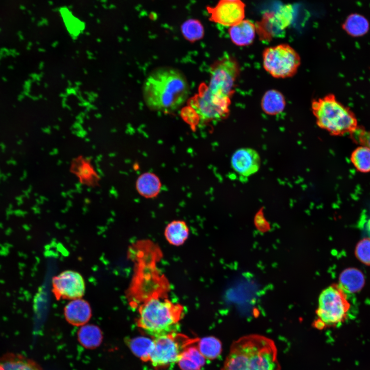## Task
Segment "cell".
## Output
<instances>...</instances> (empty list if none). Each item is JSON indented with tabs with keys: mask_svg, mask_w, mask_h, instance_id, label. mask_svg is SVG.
Wrapping results in <instances>:
<instances>
[{
	"mask_svg": "<svg viewBox=\"0 0 370 370\" xmlns=\"http://www.w3.org/2000/svg\"><path fill=\"white\" fill-rule=\"evenodd\" d=\"M143 92L145 103L150 109L168 114L178 109L185 102L189 85L179 70L172 67H160L148 75Z\"/></svg>",
	"mask_w": 370,
	"mask_h": 370,
	"instance_id": "obj_1",
	"label": "cell"
},
{
	"mask_svg": "<svg viewBox=\"0 0 370 370\" xmlns=\"http://www.w3.org/2000/svg\"><path fill=\"white\" fill-rule=\"evenodd\" d=\"M221 370H281L276 346L262 335L242 337L232 344Z\"/></svg>",
	"mask_w": 370,
	"mask_h": 370,
	"instance_id": "obj_2",
	"label": "cell"
},
{
	"mask_svg": "<svg viewBox=\"0 0 370 370\" xmlns=\"http://www.w3.org/2000/svg\"><path fill=\"white\" fill-rule=\"evenodd\" d=\"M183 314L180 304L156 296L144 301L139 308L137 326L154 338L177 332Z\"/></svg>",
	"mask_w": 370,
	"mask_h": 370,
	"instance_id": "obj_3",
	"label": "cell"
},
{
	"mask_svg": "<svg viewBox=\"0 0 370 370\" xmlns=\"http://www.w3.org/2000/svg\"><path fill=\"white\" fill-rule=\"evenodd\" d=\"M311 107L317 125L332 135L350 134L358 126L353 112L338 101L334 94L313 99Z\"/></svg>",
	"mask_w": 370,
	"mask_h": 370,
	"instance_id": "obj_4",
	"label": "cell"
},
{
	"mask_svg": "<svg viewBox=\"0 0 370 370\" xmlns=\"http://www.w3.org/2000/svg\"><path fill=\"white\" fill-rule=\"evenodd\" d=\"M350 307L348 293L338 284L329 286L319 295L314 326L323 329L341 324L347 319Z\"/></svg>",
	"mask_w": 370,
	"mask_h": 370,
	"instance_id": "obj_5",
	"label": "cell"
},
{
	"mask_svg": "<svg viewBox=\"0 0 370 370\" xmlns=\"http://www.w3.org/2000/svg\"><path fill=\"white\" fill-rule=\"evenodd\" d=\"M262 59L264 69L275 78L284 79L293 76L301 64L299 53L287 44L265 48Z\"/></svg>",
	"mask_w": 370,
	"mask_h": 370,
	"instance_id": "obj_6",
	"label": "cell"
},
{
	"mask_svg": "<svg viewBox=\"0 0 370 370\" xmlns=\"http://www.w3.org/2000/svg\"><path fill=\"white\" fill-rule=\"evenodd\" d=\"M198 340L177 332L154 338L150 361L156 368L177 362L184 350Z\"/></svg>",
	"mask_w": 370,
	"mask_h": 370,
	"instance_id": "obj_7",
	"label": "cell"
},
{
	"mask_svg": "<svg viewBox=\"0 0 370 370\" xmlns=\"http://www.w3.org/2000/svg\"><path fill=\"white\" fill-rule=\"evenodd\" d=\"M240 73L238 62L231 55L220 58L211 66L207 88L213 94L231 97Z\"/></svg>",
	"mask_w": 370,
	"mask_h": 370,
	"instance_id": "obj_8",
	"label": "cell"
},
{
	"mask_svg": "<svg viewBox=\"0 0 370 370\" xmlns=\"http://www.w3.org/2000/svg\"><path fill=\"white\" fill-rule=\"evenodd\" d=\"M231 98L211 93L207 86H200L199 92L191 101V106L201 120L212 121L226 118L229 113Z\"/></svg>",
	"mask_w": 370,
	"mask_h": 370,
	"instance_id": "obj_9",
	"label": "cell"
},
{
	"mask_svg": "<svg viewBox=\"0 0 370 370\" xmlns=\"http://www.w3.org/2000/svg\"><path fill=\"white\" fill-rule=\"evenodd\" d=\"M292 18L291 7L290 5L283 6L275 13H265L261 21L255 26L256 31L264 41L282 36L284 30L291 23Z\"/></svg>",
	"mask_w": 370,
	"mask_h": 370,
	"instance_id": "obj_10",
	"label": "cell"
},
{
	"mask_svg": "<svg viewBox=\"0 0 370 370\" xmlns=\"http://www.w3.org/2000/svg\"><path fill=\"white\" fill-rule=\"evenodd\" d=\"M52 291L57 299L75 300L81 298L85 292V282L82 275L72 270H66L54 276Z\"/></svg>",
	"mask_w": 370,
	"mask_h": 370,
	"instance_id": "obj_11",
	"label": "cell"
},
{
	"mask_svg": "<svg viewBox=\"0 0 370 370\" xmlns=\"http://www.w3.org/2000/svg\"><path fill=\"white\" fill-rule=\"evenodd\" d=\"M245 7L240 0H220L214 7H207V10L210 21L231 27L243 20Z\"/></svg>",
	"mask_w": 370,
	"mask_h": 370,
	"instance_id": "obj_12",
	"label": "cell"
},
{
	"mask_svg": "<svg viewBox=\"0 0 370 370\" xmlns=\"http://www.w3.org/2000/svg\"><path fill=\"white\" fill-rule=\"evenodd\" d=\"M231 164L232 169L238 175L249 177L259 170L261 159L258 153L254 149L240 148L233 154Z\"/></svg>",
	"mask_w": 370,
	"mask_h": 370,
	"instance_id": "obj_13",
	"label": "cell"
},
{
	"mask_svg": "<svg viewBox=\"0 0 370 370\" xmlns=\"http://www.w3.org/2000/svg\"><path fill=\"white\" fill-rule=\"evenodd\" d=\"M64 312L66 321L76 326L85 325L91 317L89 304L81 298L72 300L66 305Z\"/></svg>",
	"mask_w": 370,
	"mask_h": 370,
	"instance_id": "obj_14",
	"label": "cell"
},
{
	"mask_svg": "<svg viewBox=\"0 0 370 370\" xmlns=\"http://www.w3.org/2000/svg\"><path fill=\"white\" fill-rule=\"evenodd\" d=\"M255 31V26L252 22L242 20L230 27L229 34L231 40L235 45L246 46L253 42Z\"/></svg>",
	"mask_w": 370,
	"mask_h": 370,
	"instance_id": "obj_15",
	"label": "cell"
},
{
	"mask_svg": "<svg viewBox=\"0 0 370 370\" xmlns=\"http://www.w3.org/2000/svg\"><path fill=\"white\" fill-rule=\"evenodd\" d=\"M0 370H42L36 362L26 356L13 353L0 357Z\"/></svg>",
	"mask_w": 370,
	"mask_h": 370,
	"instance_id": "obj_16",
	"label": "cell"
},
{
	"mask_svg": "<svg viewBox=\"0 0 370 370\" xmlns=\"http://www.w3.org/2000/svg\"><path fill=\"white\" fill-rule=\"evenodd\" d=\"M338 284L347 293L359 292L365 284V278L363 273L355 268H348L343 270L340 275Z\"/></svg>",
	"mask_w": 370,
	"mask_h": 370,
	"instance_id": "obj_17",
	"label": "cell"
},
{
	"mask_svg": "<svg viewBox=\"0 0 370 370\" xmlns=\"http://www.w3.org/2000/svg\"><path fill=\"white\" fill-rule=\"evenodd\" d=\"M263 111L267 115L275 116L281 114L286 106L284 96L276 89H270L264 94L261 102Z\"/></svg>",
	"mask_w": 370,
	"mask_h": 370,
	"instance_id": "obj_18",
	"label": "cell"
},
{
	"mask_svg": "<svg viewBox=\"0 0 370 370\" xmlns=\"http://www.w3.org/2000/svg\"><path fill=\"white\" fill-rule=\"evenodd\" d=\"M136 189L142 196L152 198L156 197L160 192L161 183L159 178L154 173L146 172L137 179Z\"/></svg>",
	"mask_w": 370,
	"mask_h": 370,
	"instance_id": "obj_19",
	"label": "cell"
},
{
	"mask_svg": "<svg viewBox=\"0 0 370 370\" xmlns=\"http://www.w3.org/2000/svg\"><path fill=\"white\" fill-rule=\"evenodd\" d=\"M197 343L189 346L179 358L177 363L181 370H199L205 364L206 358L200 353Z\"/></svg>",
	"mask_w": 370,
	"mask_h": 370,
	"instance_id": "obj_20",
	"label": "cell"
},
{
	"mask_svg": "<svg viewBox=\"0 0 370 370\" xmlns=\"http://www.w3.org/2000/svg\"><path fill=\"white\" fill-rule=\"evenodd\" d=\"M370 24L364 15L353 13L346 18L342 24V29L352 37H360L366 34L369 30Z\"/></svg>",
	"mask_w": 370,
	"mask_h": 370,
	"instance_id": "obj_21",
	"label": "cell"
},
{
	"mask_svg": "<svg viewBox=\"0 0 370 370\" xmlns=\"http://www.w3.org/2000/svg\"><path fill=\"white\" fill-rule=\"evenodd\" d=\"M189 229L187 223L182 220H174L166 226L164 236L167 241L174 246L183 244L188 238Z\"/></svg>",
	"mask_w": 370,
	"mask_h": 370,
	"instance_id": "obj_22",
	"label": "cell"
},
{
	"mask_svg": "<svg viewBox=\"0 0 370 370\" xmlns=\"http://www.w3.org/2000/svg\"><path fill=\"white\" fill-rule=\"evenodd\" d=\"M78 339L80 344L86 348L94 349L102 343V332L96 325L85 324L78 330Z\"/></svg>",
	"mask_w": 370,
	"mask_h": 370,
	"instance_id": "obj_23",
	"label": "cell"
},
{
	"mask_svg": "<svg viewBox=\"0 0 370 370\" xmlns=\"http://www.w3.org/2000/svg\"><path fill=\"white\" fill-rule=\"evenodd\" d=\"M132 353L144 362L150 361L153 340L144 337H135L126 341Z\"/></svg>",
	"mask_w": 370,
	"mask_h": 370,
	"instance_id": "obj_24",
	"label": "cell"
},
{
	"mask_svg": "<svg viewBox=\"0 0 370 370\" xmlns=\"http://www.w3.org/2000/svg\"><path fill=\"white\" fill-rule=\"evenodd\" d=\"M197 346L200 353L206 359H214L222 351L221 342L214 337H207L199 339Z\"/></svg>",
	"mask_w": 370,
	"mask_h": 370,
	"instance_id": "obj_25",
	"label": "cell"
},
{
	"mask_svg": "<svg viewBox=\"0 0 370 370\" xmlns=\"http://www.w3.org/2000/svg\"><path fill=\"white\" fill-rule=\"evenodd\" d=\"M350 160L355 168L360 172H370V148L363 145L357 147L352 152Z\"/></svg>",
	"mask_w": 370,
	"mask_h": 370,
	"instance_id": "obj_26",
	"label": "cell"
},
{
	"mask_svg": "<svg viewBox=\"0 0 370 370\" xmlns=\"http://www.w3.org/2000/svg\"><path fill=\"white\" fill-rule=\"evenodd\" d=\"M183 36L188 41L194 42L201 39L204 35V28L201 22L196 19H189L181 26Z\"/></svg>",
	"mask_w": 370,
	"mask_h": 370,
	"instance_id": "obj_27",
	"label": "cell"
},
{
	"mask_svg": "<svg viewBox=\"0 0 370 370\" xmlns=\"http://www.w3.org/2000/svg\"><path fill=\"white\" fill-rule=\"evenodd\" d=\"M355 253L361 262L370 266V238H364L360 240L356 247Z\"/></svg>",
	"mask_w": 370,
	"mask_h": 370,
	"instance_id": "obj_28",
	"label": "cell"
},
{
	"mask_svg": "<svg viewBox=\"0 0 370 370\" xmlns=\"http://www.w3.org/2000/svg\"><path fill=\"white\" fill-rule=\"evenodd\" d=\"M350 137L354 142L370 148V131L358 126Z\"/></svg>",
	"mask_w": 370,
	"mask_h": 370,
	"instance_id": "obj_29",
	"label": "cell"
},
{
	"mask_svg": "<svg viewBox=\"0 0 370 370\" xmlns=\"http://www.w3.org/2000/svg\"><path fill=\"white\" fill-rule=\"evenodd\" d=\"M368 227L370 228V220L368 223Z\"/></svg>",
	"mask_w": 370,
	"mask_h": 370,
	"instance_id": "obj_30",
	"label": "cell"
}]
</instances>
